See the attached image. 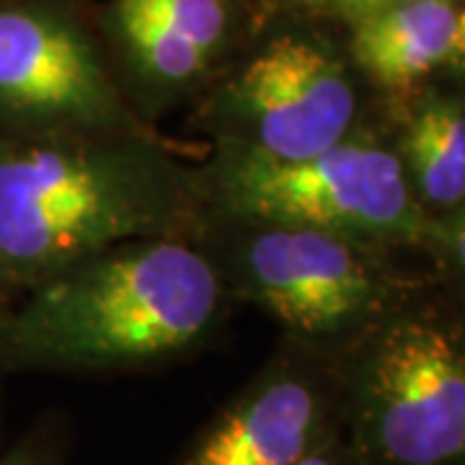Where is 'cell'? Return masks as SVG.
<instances>
[{
  "mask_svg": "<svg viewBox=\"0 0 465 465\" xmlns=\"http://www.w3.org/2000/svg\"><path fill=\"white\" fill-rule=\"evenodd\" d=\"M207 202L204 176L158 137L32 134L0 145V284L29 290L127 241H189Z\"/></svg>",
  "mask_w": 465,
  "mask_h": 465,
  "instance_id": "6da1fadb",
  "label": "cell"
},
{
  "mask_svg": "<svg viewBox=\"0 0 465 465\" xmlns=\"http://www.w3.org/2000/svg\"><path fill=\"white\" fill-rule=\"evenodd\" d=\"M0 321V357L34 370H133L183 357L215 333L225 282L182 238H140L65 266Z\"/></svg>",
  "mask_w": 465,
  "mask_h": 465,
  "instance_id": "7a4b0ae2",
  "label": "cell"
},
{
  "mask_svg": "<svg viewBox=\"0 0 465 465\" xmlns=\"http://www.w3.org/2000/svg\"><path fill=\"white\" fill-rule=\"evenodd\" d=\"M207 197L238 223L339 232L372 246H427L432 215L414 200L396 150L367 137L302 161L217 145Z\"/></svg>",
  "mask_w": 465,
  "mask_h": 465,
  "instance_id": "3957f363",
  "label": "cell"
},
{
  "mask_svg": "<svg viewBox=\"0 0 465 465\" xmlns=\"http://www.w3.org/2000/svg\"><path fill=\"white\" fill-rule=\"evenodd\" d=\"M341 381V430L365 465H463L465 351L434 316H388L362 333Z\"/></svg>",
  "mask_w": 465,
  "mask_h": 465,
  "instance_id": "277c9868",
  "label": "cell"
},
{
  "mask_svg": "<svg viewBox=\"0 0 465 465\" xmlns=\"http://www.w3.org/2000/svg\"><path fill=\"white\" fill-rule=\"evenodd\" d=\"M232 223L228 280L302 344L357 341L393 316L401 282L382 246L313 228Z\"/></svg>",
  "mask_w": 465,
  "mask_h": 465,
  "instance_id": "5b68a950",
  "label": "cell"
},
{
  "mask_svg": "<svg viewBox=\"0 0 465 465\" xmlns=\"http://www.w3.org/2000/svg\"><path fill=\"white\" fill-rule=\"evenodd\" d=\"M360 94L347 60L316 34L269 39L215 91L217 143L274 161H302L351 137Z\"/></svg>",
  "mask_w": 465,
  "mask_h": 465,
  "instance_id": "8992f818",
  "label": "cell"
},
{
  "mask_svg": "<svg viewBox=\"0 0 465 465\" xmlns=\"http://www.w3.org/2000/svg\"><path fill=\"white\" fill-rule=\"evenodd\" d=\"M0 112L32 134L153 137L88 32L50 5L0 8Z\"/></svg>",
  "mask_w": 465,
  "mask_h": 465,
  "instance_id": "52a82bcc",
  "label": "cell"
},
{
  "mask_svg": "<svg viewBox=\"0 0 465 465\" xmlns=\"http://www.w3.org/2000/svg\"><path fill=\"white\" fill-rule=\"evenodd\" d=\"M341 430V381L311 360H277L202 430L176 465H295Z\"/></svg>",
  "mask_w": 465,
  "mask_h": 465,
  "instance_id": "ba28073f",
  "label": "cell"
},
{
  "mask_svg": "<svg viewBox=\"0 0 465 465\" xmlns=\"http://www.w3.org/2000/svg\"><path fill=\"white\" fill-rule=\"evenodd\" d=\"M243 21V0H109L106 34L143 106L163 109L207 84Z\"/></svg>",
  "mask_w": 465,
  "mask_h": 465,
  "instance_id": "9c48e42d",
  "label": "cell"
},
{
  "mask_svg": "<svg viewBox=\"0 0 465 465\" xmlns=\"http://www.w3.org/2000/svg\"><path fill=\"white\" fill-rule=\"evenodd\" d=\"M354 65L385 91L406 94L465 60V11L458 0H399L354 21Z\"/></svg>",
  "mask_w": 465,
  "mask_h": 465,
  "instance_id": "30bf717a",
  "label": "cell"
},
{
  "mask_svg": "<svg viewBox=\"0 0 465 465\" xmlns=\"http://www.w3.org/2000/svg\"><path fill=\"white\" fill-rule=\"evenodd\" d=\"M396 155L414 200L430 215L460 210L465 202L463 99L445 91L419 96Z\"/></svg>",
  "mask_w": 465,
  "mask_h": 465,
  "instance_id": "8fae6325",
  "label": "cell"
},
{
  "mask_svg": "<svg viewBox=\"0 0 465 465\" xmlns=\"http://www.w3.org/2000/svg\"><path fill=\"white\" fill-rule=\"evenodd\" d=\"M393 3H399V0H298V8L305 11L308 16L341 21V24L351 26L354 21L370 16L385 5H393Z\"/></svg>",
  "mask_w": 465,
  "mask_h": 465,
  "instance_id": "7c38bea8",
  "label": "cell"
},
{
  "mask_svg": "<svg viewBox=\"0 0 465 465\" xmlns=\"http://www.w3.org/2000/svg\"><path fill=\"white\" fill-rule=\"evenodd\" d=\"M295 465H365L360 452L351 448L344 432L333 434L326 442H321L316 450H311L302 460Z\"/></svg>",
  "mask_w": 465,
  "mask_h": 465,
  "instance_id": "4fadbf2b",
  "label": "cell"
},
{
  "mask_svg": "<svg viewBox=\"0 0 465 465\" xmlns=\"http://www.w3.org/2000/svg\"><path fill=\"white\" fill-rule=\"evenodd\" d=\"M0 465H60V455L45 437H29L0 455Z\"/></svg>",
  "mask_w": 465,
  "mask_h": 465,
  "instance_id": "5bb4252c",
  "label": "cell"
},
{
  "mask_svg": "<svg viewBox=\"0 0 465 465\" xmlns=\"http://www.w3.org/2000/svg\"><path fill=\"white\" fill-rule=\"evenodd\" d=\"M0 290H5V287H3V284H0Z\"/></svg>",
  "mask_w": 465,
  "mask_h": 465,
  "instance_id": "9a60e30c",
  "label": "cell"
}]
</instances>
